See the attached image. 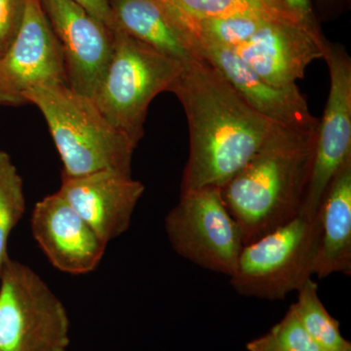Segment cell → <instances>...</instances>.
I'll return each instance as SVG.
<instances>
[{
  "label": "cell",
  "instance_id": "cell-8",
  "mask_svg": "<svg viewBox=\"0 0 351 351\" xmlns=\"http://www.w3.org/2000/svg\"><path fill=\"white\" fill-rule=\"evenodd\" d=\"M323 59L330 73L329 96L316 128L311 178L300 214L315 218L335 176L351 158V59L328 41Z\"/></svg>",
  "mask_w": 351,
  "mask_h": 351
},
{
  "label": "cell",
  "instance_id": "cell-22",
  "mask_svg": "<svg viewBox=\"0 0 351 351\" xmlns=\"http://www.w3.org/2000/svg\"><path fill=\"white\" fill-rule=\"evenodd\" d=\"M25 8V0H0V44L4 52L19 31Z\"/></svg>",
  "mask_w": 351,
  "mask_h": 351
},
{
  "label": "cell",
  "instance_id": "cell-20",
  "mask_svg": "<svg viewBox=\"0 0 351 351\" xmlns=\"http://www.w3.org/2000/svg\"><path fill=\"white\" fill-rule=\"evenodd\" d=\"M25 211L24 182L11 156L0 149V271L9 257V237Z\"/></svg>",
  "mask_w": 351,
  "mask_h": 351
},
{
  "label": "cell",
  "instance_id": "cell-15",
  "mask_svg": "<svg viewBox=\"0 0 351 351\" xmlns=\"http://www.w3.org/2000/svg\"><path fill=\"white\" fill-rule=\"evenodd\" d=\"M319 240L313 263L318 278L351 274V158L335 176L318 210Z\"/></svg>",
  "mask_w": 351,
  "mask_h": 351
},
{
  "label": "cell",
  "instance_id": "cell-13",
  "mask_svg": "<svg viewBox=\"0 0 351 351\" xmlns=\"http://www.w3.org/2000/svg\"><path fill=\"white\" fill-rule=\"evenodd\" d=\"M58 193L108 245L128 230L145 186L131 174L105 170L63 178Z\"/></svg>",
  "mask_w": 351,
  "mask_h": 351
},
{
  "label": "cell",
  "instance_id": "cell-9",
  "mask_svg": "<svg viewBox=\"0 0 351 351\" xmlns=\"http://www.w3.org/2000/svg\"><path fill=\"white\" fill-rule=\"evenodd\" d=\"M51 83H66L61 47L40 0H25L19 31L0 59V106L25 105L27 91Z\"/></svg>",
  "mask_w": 351,
  "mask_h": 351
},
{
  "label": "cell",
  "instance_id": "cell-26",
  "mask_svg": "<svg viewBox=\"0 0 351 351\" xmlns=\"http://www.w3.org/2000/svg\"><path fill=\"white\" fill-rule=\"evenodd\" d=\"M4 54L3 48H2L1 44H0V59H1L2 55Z\"/></svg>",
  "mask_w": 351,
  "mask_h": 351
},
{
  "label": "cell",
  "instance_id": "cell-10",
  "mask_svg": "<svg viewBox=\"0 0 351 351\" xmlns=\"http://www.w3.org/2000/svg\"><path fill=\"white\" fill-rule=\"evenodd\" d=\"M40 1L61 47L66 83L93 98L112 57V29L73 0Z\"/></svg>",
  "mask_w": 351,
  "mask_h": 351
},
{
  "label": "cell",
  "instance_id": "cell-24",
  "mask_svg": "<svg viewBox=\"0 0 351 351\" xmlns=\"http://www.w3.org/2000/svg\"><path fill=\"white\" fill-rule=\"evenodd\" d=\"M73 1L83 7L87 12L94 16L96 19L101 21L112 31L113 20L108 0H73Z\"/></svg>",
  "mask_w": 351,
  "mask_h": 351
},
{
  "label": "cell",
  "instance_id": "cell-25",
  "mask_svg": "<svg viewBox=\"0 0 351 351\" xmlns=\"http://www.w3.org/2000/svg\"><path fill=\"white\" fill-rule=\"evenodd\" d=\"M341 0H319V2L324 5H332V4L338 3Z\"/></svg>",
  "mask_w": 351,
  "mask_h": 351
},
{
  "label": "cell",
  "instance_id": "cell-7",
  "mask_svg": "<svg viewBox=\"0 0 351 351\" xmlns=\"http://www.w3.org/2000/svg\"><path fill=\"white\" fill-rule=\"evenodd\" d=\"M165 230L178 255L203 269L232 276L244 241L221 189L181 193L179 202L166 216Z\"/></svg>",
  "mask_w": 351,
  "mask_h": 351
},
{
  "label": "cell",
  "instance_id": "cell-1",
  "mask_svg": "<svg viewBox=\"0 0 351 351\" xmlns=\"http://www.w3.org/2000/svg\"><path fill=\"white\" fill-rule=\"evenodd\" d=\"M170 92L181 101L189 154L181 193L221 189L258 152L276 123L244 100L213 64L198 54L182 64Z\"/></svg>",
  "mask_w": 351,
  "mask_h": 351
},
{
  "label": "cell",
  "instance_id": "cell-14",
  "mask_svg": "<svg viewBox=\"0 0 351 351\" xmlns=\"http://www.w3.org/2000/svg\"><path fill=\"white\" fill-rule=\"evenodd\" d=\"M191 49L218 69L254 110L274 123L299 131H313L319 119L309 112L298 86L277 88L258 75L234 51L207 41L188 39Z\"/></svg>",
  "mask_w": 351,
  "mask_h": 351
},
{
  "label": "cell",
  "instance_id": "cell-11",
  "mask_svg": "<svg viewBox=\"0 0 351 351\" xmlns=\"http://www.w3.org/2000/svg\"><path fill=\"white\" fill-rule=\"evenodd\" d=\"M328 40L298 23L269 21L246 43L232 49L265 82L297 86L311 62L324 58Z\"/></svg>",
  "mask_w": 351,
  "mask_h": 351
},
{
  "label": "cell",
  "instance_id": "cell-19",
  "mask_svg": "<svg viewBox=\"0 0 351 351\" xmlns=\"http://www.w3.org/2000/svg\"><path fill=\"white\" fill-rule=\"evenodd\" d=\"M171 20L184 34L186 41L188 39H197L230 49H234L246 43L263 25L270 21L252 16L208 19L171 18Z\"/></svg>",
  "mask_w": 351,
  "mask_h": 351
},
{
  "label": "cell",
  "instance_id": "cell-23",
  "mask_svg": "<svg viewBox=\"0 0 351 351\" xmlns=\"http://www.w3.org/2000/svg\"><path fill=\"white\" fill-rule=\"evenodd\" d=\"M291 13L314 32H321L316 23L311 0H278Z\"/></svg>",
  "mask_w": 351,
  "mask_h": 351
},
{
  "label": "cell",
  "instance_id": "cell-12",
  "mask_svg": "<svg viewBox=\"0 0 351 351\" xmlns=\"http://www.w3.org/2000/svg\"><path fill=\"white\" fill-rule=\"evenodd\" d=\"M31 226L44 255L64 274H91L105 256L107 244L58 191L36 203Z\"/></svg>",
  "mask_w": 351,
  "mask_h": 351
},
{
  "label": "cell",
  "instance_id": "cell-2",
  "mask_svg": "<svg viewBox=\"0 0 351 351\" xmlns=\"http://www.w3.org/2000/svg\"><path fill=\"white\" fill-rule=\"evenodd\" d=\"M316 129L276 124L246 165L221 189L244 245L299 216L313 168Z\"/></svg>",
  "mask_w": 351,
  "mask_h": 351
},
{
  "label": "cell",
  "instance_id": "cell-16",
  "mask_svg": "<svg viewBox=\"0 0 351 351\" xmlns=\"http://www.w3.org/2000/svg\"><path fill=\"white\" fill-rule=\"evenodd\" d=\"M113 29L184 63L195 54L158 0H108Z\"/></svg>",
  "mask_w": 351,
  "mask_h": 351
},
{
  "label": "cell",
  "instance_id": "cell-3",
  "mask_svg": "<svg viewBox=\"0 0 351 351\" xmlns=\"http://www.w3.org/2000/svg\"><path fill=\"white\" fill-rule=\"evenodd\" d=\"M25 100L47 122L63 162V178L105 170L131 174L136 147L104 117L93 99L76 93L66 83H51L32 88Z\"/></svg>",
  "mask_w": 351,
  "mask_h": 351
},
{
  "label": "cell",
  "instance_id": "cell-18",
  "mask_svg": "<svg viewBox=\"0 0 351 351\" xmlns=\"http://www.w3.org/2000/svg\"><path fill=\"white\" fill-rule=\"evenodd\" d=\"M307 334L322 351H351L350 341L341 336L338 320L332 318L318 295L317 283L308 279L298 290L292 304Z\"/></svg>",
  "mask_w": 351,
  "mask_h": 351
},
{
  "label": "cell",
  "instance_id": "cell-6",
  "mask_svg": "<svg viewBox=\"0 0 351 351\" xmlns=\"http://www.w3.org/2000/svg\"><path fill=\"white\" fill-rule=\"evenodd\" d=\"M63 302L24 263L6 258L0 271V351H68Z\"/></svg>",
  "mask_w": 351,
  "mask_h": 351
},
{
  "label": "cell",
  "instance_id": "cell-17",
  "mask_svg": "<svg viewBox=\"0 0 351 351\" xmlns=\"http://www.w3.org/2000/svg\"><path fill=\"white\" fill-rule=\"evenodd\" d=\"M158 1L171 18L208 19V18H226L233 17V16H252V17L263 18V19L270 21H283V22L298 23V24L306 25L297 16L291 13L278 0H158Z\"/></svg>",
  "mask_w": 351,
  "mask_h": 351
},
{
  "label": "cell",
  "instance_id": "cell-4",
  "mask_svg": "<svg viewBox=\"0 0 351 351\" xmlns=\"http://www.w3.org/2000/svg\"><path fill=\"white\" fill-rule=\"evenodd\" d=\"M112 57L93 101L117 130L137 147L144 137L149 105L161 92L170 91L182 62L112 29Z\"/></svg>",
  "mask_w": 351,
  "mask_h": 351
},
{
  "label": "cell",
  "instance_id": "cell-21",
  "mask_svg": "<svg viewBox=\"0 0 351 351\" xmlns=\"http://www.w3.org/2000/svg\"><path fill=\"white\" fill-rule=\"evenodd\" d=\"M246 348L248 351H322L307 334L292 306L280 322L247 343Z\"/></svg>",
  "mask_w": 351,
  "mask_h": 351
},
{
  "label": "cell",
  "instance_id": "cell-5",
  "mask_svg": "<svg viewBox=\"0 0 351 351\" xmlns=\"http://www.w3.org/2000/svg\"><path fill=\"white\" fill-rule=\"evenodd\" d=\"M319 216L300 214L280 228L244 245L230 284L239 295L284 300L313 276Z\"/></svg>",
  "mask_w": 351,
  "mask_h": 351
}]
</instances>
